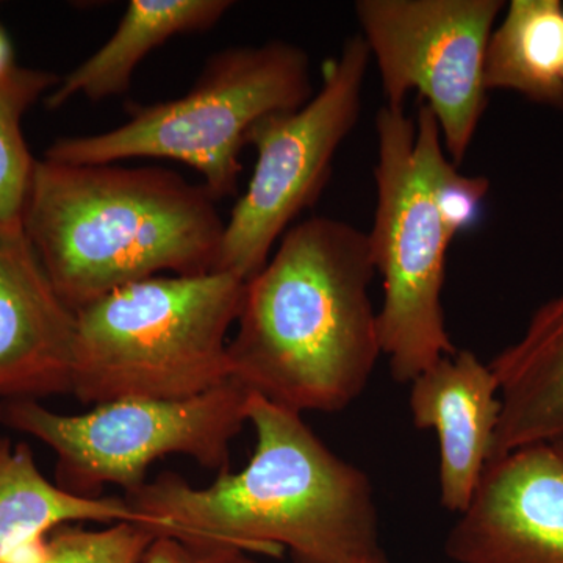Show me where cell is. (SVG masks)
<instances>
[{"instance_id": "cell-4", "label": "cell", "mask_w": 563, "mask_h": 563, "mask_svg": "<svg viewBox=\"0 0 563 563\" xmlns=\"http://www.w3.org/2000/svg\"><path fill=\"white\" fill-rule=\"evenodd\" d=\"M229 272L150 277L76 312L73 393L84 404L176 401L232 380L225 336L242 309Z\"/></svg>"}, {"instance_id": "cell-15", "label": "cell", "mask_w": 563, "mask_h": 563, "mask_svg": "<svg viewBox=\"0 0 563 563\" xmlns=\"http://www.w3.org/2000/svg\"><path fill=\"white\" fill-rule=\"evenodd\" d=\"M70 521L147 525L125 498H88L41 474L27 444L0 440V563H14Z\"/></svg>"}, {"instance_id": "cell-16", "label": "cell", "mask_w": 563, "mask_h": 563, "mask_svg": "<svg viewBox=\"0 0 563 563\" xmlns=\"http://www.w3.org/2000/svg\"><path fill=\"white\" fill-rule=\"evenodd\" d=\"M487 91L507 90L563 110V3L512 0L485 51Z\"/></svg>"}, {"instance_id": "cell-21", "label": "cell", "mask_w": 563, "mask_h": 563, "mask_svg": "<svg viewBox=\"0 0 563 563\" xmlns=\"http://www.w3.org/2000/svg\"><path fill=\"white\" fill-rule=\"evenodd\" d=\"M13 47H11V41L9 35H7L5 29L0 25V73L10 68L13 65Z\"/></svg>"}, {"instance_id": "cell-17", "label": "cell", "mask_w": 563, "mask_h": 563, "mask_svg": "<svg viewBox=\"0 0 563 563\" xmlns=\"http://www.w3.org/2000/svg\"><path fill=\"white\" fill-rule=\"evenodd\" d=\"M49 70L25 68L13 63L0 73V229L21 231L22 213L36 158L22 133L24 114L57 87Z\"/></svg>"}, {"instance_id": "cell-20", "label": "cell", "mask_w": 563, "mask_h": 563, "mask_svg": "<svg viewBox=\"0 0 563 563\" xmlns=\"http://www.w3.org/2000/svg\"><path fill=\"white\" fill-rule=\"evenodd\" d=\"M143 563H195V558L185 544L169 537H158L144 555Z\"/></svg>"}, {"instance_id": "cell-11", "label": "cell", "mask_w": 563, "mask_h": 563, "mask_svg": "<svg viewBox=\"0 0 563 563\" xmlns=\"http://www.w3.org/2000/svg\"><path fill=\"white\" fill-rule=\"evenodd\" d=\"M76 312L21 231L0 229V404L73 390Z\"/></svg>"}, {"instance_id": "cell-12", "label": "cell", "mask_w": 563, "mask_h": 563, "mask_svg": "<svg viewBox=\"0 0 563 563\" xmlns=\"http://www.w3.org/2000/svg\"><path fill=\"white\" fill-rule=\"evenodd\" d=\"M410 413L418 429L439 437L440 503L465 512L490 459L501 401L490 365L455 351L412 380Z\"/></svg>"}, {"instance_id": "cell-14", "label": "cell", "mask_w": 563, "mask_h": 563, "mask_svg": "<svg viewBox=\"0 0 563 563\" xmlns=\"http://www.w3.org/2000/svg\"><path fill=\"white\" fill-rule=\"evenodd\" d=\"M232 7L229 0H132L110 40L63 77L44 106L58 110L79 95L95 102L122 95L150 52L174 36L210 31Z\"/></svg>"}, {"instance_id": "cell-9", "label": "cell", "mask_w": 563, "mask_h": 563, "mask_svg": "<svg viewBox=\"0 0 563 563\" xmlns=\"http://www.w3.org/2000/svg\"><path fill=\"white\" fill-rule=\"evenodd\" d=\"M503 0H358L362 38L385 106L417 91L435 114L448 158L462 165L488 103L485 51Z\"/></svg>"}, {"instance_id": "cell-6", "label": "cell", "mask_w": 563, "mask_h": 563, "mask_svg": "<svg viewBox=\"0 0 563 563\" xmlns=\"http://www.w3.org/2000/svg\"><path fill=\"white\" fill-rule=\"evenodd\" d=\"M313 98L309 55L287 41L211 55L195 87L169 102L131 106L120 128L55 141L44 154L68 165L168 158L201 174L214 201L236 192L252 125Z\"/></svg>"}, {"instance_id": "cell-22", "label": "cell", "mask_w": 563, "mask_h": 563, "mask_svg": "<svg viewBox=\"0 0 563 563\" xmlns=\"http://www.w3.org/2000/svg\"><path fill=\"white\" fill-rule=\"evenodd\" d=\"M554 446L558 448L559 453H561L563 457V440H561V442L554 443Z\"/></svg>"}, {"instance_id": "cell-1", "label": "cell", "mask_w": 563, "mask_h": 563, "mask_svg": "<svg viewBox=\"0 0 563 563\" xmlns=\"http://www.w3.org/2000/svg\"><path fill=\"white\" fill-rule=\"evenodd\" d=\"M257 435L246 468L221 472L207 488L165 473L124 498L157 537L190 550L233 548L295 563H357L379 553L372 481L333 454L301 413L251 393Z\"/></svg>"}, {"instance_id": "cell-7", "label": "cell", "mask_w": 563, "mask_h": 563, "mask_svg": "<svg viewBox=\"0 0 563 563\" xmlns=\"http://www.w3.org/2000/svg\"><path fill=\"white\" fill-rule=\"evenodd\" d=\"M250 396L232 379L188 399H120L84 415L9 401L0 404V424L35 437L57 454L58 487L96 498L106 484L135 492L146 484L150 465L169 454L225 472L229 446L247 421Z\"/></svg>"}, {"instance_id": "cell-18", "label": "cell", "mask_w": 563, "mask_h": 563, "mask_svg": "<svg viewBox=\"0 0 563 563\" xmlns=\"http://www.w3.org/2000/svg\"><path fill=\"white\" fill-rule=\"evenodd\" d=\"M157 533L140 523H114L103 531L62 528L14 563H140Z\"/></svg>"}, {"instance_id": "cell-13", "label": "cell", "mask_w": 563, "mask_h": 563, "mask_svg": "<svg viewBox=\"0 0 563 563\" xmlns=\"http://www.w3.org/2000/svg\"><path fill=\"white\" fill-rule=\"evenodd\" d=\"M499 385L490 459L563 440V292L533 312L517 342L490 363Z\"/></svg>"}, {"instance_id": "cell-19", "label": "cell", "mask_w": 563, "mask_h": 563, "mask_svg": "<svg viewBox=\"0 0 563 563\" xmlns=\"http://www.w3.org/2000/svg\"><path fill=\"white\" fill-rule=\"evenodd\" d=\"M190 550V548H188ZM195 563H254L251 559L246 558L243 551L233 550V548H198V550H190ZM357 563H391L388 561L384 551L369 555Z\"/></svg>"}, {"instance_id": "cell-2", "label": "cell", "mask_w": 563, "mask_h": 563, "mask_svg": "<svg viewBox=\"0 0 563 563\" xmlns=\"http://www.w3.org/2000/svg\"><path fill=\"white\" fill-rule=\"evenodd\" d=\"M368 235L314 217L282 236L272 261L244 284L232 379L296 412L346 409L372 379L380 350L369 298Z\"/></svg>"}, {"instance_id": "cell-3", "label": "cell", "mask_w": 563, "mask_h": 563, "mask_svg": "<svg viewBox=\"0 0 563 563\" xmlns=\"http://www.w3.org/2000/svg\"><path fill=\"white\" fill-rule=\"evenodd\" d=\"M22 229L55 291L77 312L161 272H218L225 221L203 184L179 173L41 158Z\"/></svg>"}, {"instance_id": "cell-10", "label": "cell", "mask_w": 563, "mask_h": 563, "mask_svg": "<svg viewBox=\"0 0 563 563\" xmlns=\"http://www.w3.org/2000/svg\"><path fill=\"white\" fill-rule=\"evenodd\" d=\"M455 563H563V457L554 444L487 463L448 533Z\"/></svg>"}, {"instance_id": "cell-5", "label": "cell", "mask_w": 563, "mask_h": 563, "mask_svg": "<svg viewBox=\"0 0 563 563\" xmlns=\"http://www.w3.org/2000/svg\"><path fill=\"white\" fill-rule=\"evenodd\" d=\"M376 211L368 235L384 301L377 312L380 350L393 379L412 384L455 346L442 303L446 254L455 239L440 202L454 165L444 154L433 111L421 103L415 120L384 106L376 117Z\"/></svg>"}, {"instance_id": "cell-8", "label": "cell", "mask_w": 563, "mask_h": 563, "mask_svg": "<svg viewBox=\"0 0 563 563\" xmlns=\"http://www.w3.org/2000/svg\"><path fill=\"white\" fill-rule=\"evenodd\" d=\"M369 62L366 41L351 36L339 57L322 66L320 91L306 106L252 125L247 144L257 151V162L246 192L225 221L218 272L250 280L292 220L320 199L336 151L361 117Z\"/></svg>"}]
</instances>
